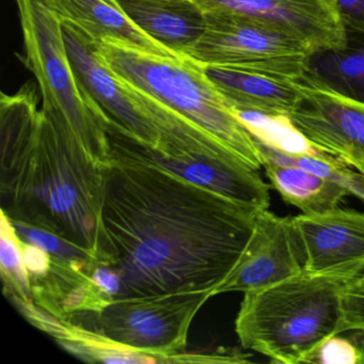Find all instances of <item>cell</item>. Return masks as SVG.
I'll return each instance as SVG.
<instances>
[{
    "label": "cell",
    "instance_id": "20",
    "mask_svg": "<svg viewBox=\"0 0 364 364\" xmlns=\"http://www.w3.org/2000/svg\"><path fill=\"white\" fill-rule=\"evenodd\" d=\"M11 223L16 230V235L22 242L40 247L56 259L71 262V263L88 264V265L101 264L95 253L80 248L73 242L52 232L31 227L25 223H16V221H11Z\"/></svg>",
    "mask_w": 364,
    "mask_h": 364
},
{
    "label": "cell",
    "instance_id": "27",
    "mask_svg": "<svg viewBox=\"0 0 364 364\" xmlns=\"http://www.w3.org/2000/svg\"><path fill=\"white\" fill-rule=\"evenodd\" d=\"M355 169H357V171H359L360 173L364 176V164H360V165H358L357 167H355Z\"/></svg>",
    "mask_w": 364,
    "mask_h": 364
},
{
    "label": "cell",
    "instance_id": "1",
    "mask_svg": "<svg viewBox=\"0 0 364 364\" xmlns=\"http://www.w3.org/2000/svg\"><path fill=\"white\" fill-rule=\"evenodd\" d=\"M257 213L154 166L112 159L103 221L122 278L120 298L213 297L237 263Z\"/></svg>",
    "mask_w": 364,
    "mask_h": 364
},
{
    "label": "cell",
    "instance_id": "11",
    "mask_svg": "<svg viewBox=\"0 0 364 364\" xmlns=\"http://www.w3.org/2000/svg\"><path fill=\"white\" fill-rule=\"evenodd\" d=\"M293 218L304 252V272L358 279L364 274V213L336 208Z\"/></svg>",
    "mask_w": 364,
    "mask_h": 364
},
{
    "label": "cell",
    "instance_id": "25",
    "mask_svg": "<svg viewBox=\"0 0 364 364\" xmlns=\"http://www.w3.org/2000/svg\"><path fill=\"white\" fill-rule=\"evenodd\" d=\"M345 26L364 31V0H333Z\"/></svg>",
    "mask_w": 364,
    "mask_h": 364
},
{
    "label": "cell",
    "instance_id": "16",
    "mask_svg": "<svg viewBox=\"0 0 364 364\" xmlns=\"http://www.w3.org/2000/svg\"><path fill=\"white\" fill-rule=\"evenodd\" d=\"M125 14L153 39L186 56L206 28L195 0H118Z\"/></svg>",
    "mask_w": 364,
    "mask_h": 364
},
{
    "label": "cell",
    "instance_id": "3",
    "mask_svg": "<svg viewBox=\"0 0 364 364\" xmlns=\"http://www.w3.org/2000/svg\"><path fill=\"white\" fill-rule=\"evenodd\" d=\"M355 280L304 272L246 291L235 321L240 345L274 363H306L326 338L342 333L341 297Z\"/></svg>",
    "mask_w": 364,
    "mask_h": 364
},
{
    "label": "cell",
    "instance_id": "24",
    "mask_svg": "<svg viewBox=\"0 0 364 364\" xmlns=\"http://www.w3.org/2000/svg\"><path fill=\"white\" fill-rule=\"evenodd\" d=\"M23 257L29 277L43 276L52 265V255L40 247L21 240Z\"/></svg>",
    "mask_w": 364,
    "mask_h": 364
},
{
    "label": "cell",
    "instance_id": "12",
    "mask_svg": "<svg viewBox=\"0 0 364 364\" xmlns=\"http://www.w3.org/2000/svg\"><path fill=\"white\" fill-rule=\"evenodd\" d=\"M287 119L319 150L349 167L364 164V105L304 86V97Z\"/></svg>",
    "mask_w": 364,
    "mask_h": 364
},
{
    "label": "cell",
    "instance_id": "28",
    "mask_svg": "<svg viewBox=\"0 0 364 364\" xmlns=\"http://www.w3.org/2000/svg\"><path fill=\"white\" fill-rule=\"evenodd\" d=\"M361 278H363V279H364V274H363V276H362V277H361Z\"/></svg>",
    "mask_w": 364,
    "mask_h": 364
},
{
    "label": "cell",
    "instance_id": "17",
    "mask_svg": "<svg viewBox=\"0 0 364 364\" xmlns=\"http://www.w3.org/2000/svg\"><path fill=\"white\" fill-rule=\"evenodd\" d=\"M61 23H69L92 41L112 38L146 52L182 57L153 39L131 20L118 0H46Z\"/></svg>",
    "mask_w": 364,
    "mask_h": 364
},
{
    "label": "cell",
    "instance_id": "18",
    "mask_svg": "<svg viewBox=\"0 0 364 364\" xmlns=\"http://www.w3.org/2000/svg\"><path fill=\"white\" fill-rule=\"evenodd\" d=\"M264 168L270 186L287 203L302 210V214L336 210L345 198L353 195L346 185L296 166L266 161Z\"/></svg>",
    "mask_w": 364,
    "mask_h": 364
},
{
    "label": "cell",
    "instance_id": "8",
    "mask_svg": "<svg viewBox=\"0 0 364 364\" xmlns=\"http://www.w3.org/2000/svg\"><path fill=\"white\" fill-rule=\"evenodd\" d=\"M107 133L110 161L127 159L154 166L257 212L269 208V186L257 169L240 157L166 154L112 122Z\"/></svg>",
    "mask_w": 364,
    "mask_h": 364
},
{
    "label": "cell",
    "instance_id": "14",
    "mask_svg": "<svg viewBox=\"0 0 364 364\" xmlns=\"http://www.w3.org/2000/svg\"><path fill=\"white\" fill-rule=\"evenodd\" d=\"M210 82L237 112L287 118L304 97L300 77L255 65H202Z\"/></svg>",
    "mask_w": 364,
    "mask_h": 364
},
{
    "label": "cell",
    "instance_id": "10",
    "mask_svg": "<svg viewBox=\"0 0 364 364\" xmlns=\"http://www.w3.org/2000/svg\"><path fill=\"white\" fill-rule=\"evenodd\" d=\"M63 31L70 61L87 95L112 122L159 150V129L122 80L100 58L92 40L69 23H63Z\"/></svg>",
    "mask_w": 364,
    "mask_h": 364
},
{
    "label": "cell",
    "instance_id": "7",
    "mask_svg": "<svg viewBox=\"0 0 364 364\" xmlns=\"http://www.w3.org/2000/svg\"><path fill=\"white\" fill-rule=\"evenodd\" d=\"M205 14V31L188 58L201 65H255L301 77L313 50L304 40L247 16Z\"/></svg>",
    "mask_w": 364,
    "mask_h": 364
},
{
    "label": "cell",
    "instance_id": "19",
    "mask_svg": "<svg viewBox=\"0 0 364 364\" xmlns=\"http://www.w3.org/2000/svg\"><path fill=\"white\" fill-rule=\"evenodd\" d=\"M0 265L4 291L10 301L31 299L29 274L23 257L20 238L16 235L11 220L1 213V233H0Z\"/></svg>",
    "mask_w": 364,
    "mask_h": 364
},
{
    "label": "cell",
    "instance_id": "15",
    "mask_svg": "<svg viewBox=\"0 0 364 364\" xmlns=\"http://www.w3.org/2000/svg\"><path fill=\"white\" fill-rule=\"evenodd\" d=\"M344 26L340 43L314 48L304 61L300 82L364 105V31Z\"/></svg>",
    "mask_w": 364,
    "mask_h": 364
},
{
    "label": "cell",
    "instance_id": "4",
    "mask_svg": "<svg viewBox=\"0 0 364 364\" xmlns=\"http://www.w3.org/2000/svg\"><path fill=\"white\" fill-rule=\"evenodd\" d=\"M93 43L100 58L121 80L220 142L255 169L264 168L257 140L200 63L186 56L146 52L112 38Z\"/></svg>",
    "mask_w": 364,
    "mask_h": 364
},
{
    "label": "cell",
    "instance_id": "13",
    "mask_svg": "<svg viewBox=\"0 0 364 364\" xmlns=\"http://www.w3.org/2000/svg\"><path fill=\"white\" fill-rule=\"evenodd\" d=\"M204 14H231L272 25L311 48L340 43L344 26L333 0H195Z\"/></svg>",
    "mask_w": 364,
    "mask_h": 364
},
{
    "label": "cell",
    "instance_id": "26",
    "mask_svg": "<svg viewBox=\"0 0 364 364\" xmlns=\"http://www.w3.org/2000/svg\"><path fill=\"white\" fill-rule=\"evenodd\" d=\"M359 338H355V341H357L358 344H359V346L361 347L362 349H363L364 351V336L362 333H360L359 336H357Z\"/></svg>",
    "mask_w": 364,
    "mask_h": 364
},
{
    "label": "cell",
    "instance_id": "2",
    "mask_svg": "<svg viewBox=\"0 0 364 364\" xmlns=\"http://www.w3.org/2000/svg\"><path fill=\"white\" fill-rule=\"evenodd\" d=\"M107 167L65 123L41 110L39 122L12 125L1 133V213L114 265L103 221Z\"/></svg>",
    "mask_w": 364,
    "mask_h": 364
},
{
    "label": "cell",
    "instance_id": "22",
    "mask_svg": "<svg viewBox=\"0 0 364 364\" xmlns=\"http://www.w3.org/2000/svg\"><path fill=\"white\" fill-rule=\"evenodd\" d=\"M342 332L353 330L364 336V279L360 277L342 291Z\"/></svg>",
    "mask_w": 364,
    "mask_h": 364
},
{
    "label": "cell",
    "instance_id": "23",
    "mask_svg": "<svg viewBox=\"0 0 364 364\" xmlns=\"http://www.w3.org/2000/svg\"><path fill=\"white\" fill-rule=\"evenodd\" d=\"M93 282L112 300L119 299L122 294V278L118 270L107 264H99L91 272Z\"/></svg>",
    "mask_w": 364,
    "mask_h": 364
},
{
    "label": "cell",
    "instance_id": "5",
    "mask_svg": "<svg viewBox=\"0 0 364 364\" xmlns=\"http://www.w3.org/2000/svg\"><path fill=\"white\" fill-rule=\"evenodd\" d=\"M24 39V61L43 99L42 112L65 123L84 148L110 165V120L87 95L74 72L63 38V23L46 0H16Z\"/></svg>",
    "mask_w": 364,
    "mask_h": 364
},
{
    "label": "cell",
    "instance_id": "21",
    "mask_svg": "<svg viewBox=\"0 0 364 364\" xmlns=\"http://www.w3.org/2000/svg\"><path fill=\"white\" fill-rule=\"evenodd\" d=\"M306 363L364 364V351L355 338L334 334L317 347Z\"/></svg>",
    "mask_w": 364,
    "mask_h": 364
},
{
    "label": "cell",
    "instance_id": "6",
    "mask_svg": "<svg viewBox=\"0 0 364 364\" xmlns=\"http://www.w3.org/2000/svg\"><path fill=\"white\" fill-rule=\"evenodd\" d=\"M206 293L127 297L114 300L97 315L106 338L174 363L184 353L189 328L210 299Z\"/></svg>",
    "mask_w": 364,
    "mask_h": 364
},
{
    "label": "cell",
    "instance_id": "9",
    "mask_svg": "<svg viewBox=\"0 0 364 364\" xmlns=\"http://www.w3.org/2000/svg\"><path fill=\"white\" fill-rule=\"evenodd\" d=\"M304 272V252L291 217L268 210L255 216L252 233L237 263L213 296L257 291Z\"/></svg>",
    "mask_w": 364,
    "mask_h": 364
}]
</instances>
